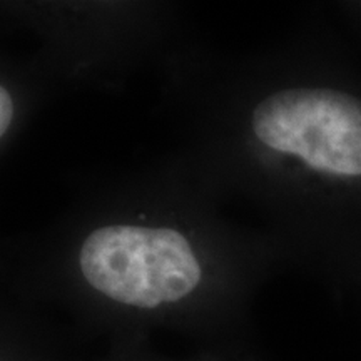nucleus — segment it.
Masks as SVG:
<instances>
[{"label": "nucleus", "mask_w": 361, "mask_h": 361, "mask_svg": "<svg viewBox=\"0 0 361 361\" xmlns=\"http://www.w3.org/2000/svg\"><path fill=\"white\" fill-rule=\"evenodd\" d=\"M13 116H16V104H13V99L11 92H8V89L0 84V139L11 129Z\"/></svg>", "instance_id": "nucleus-3"}, {"label": "nucleus", "mask_w": 361, "mask_h": 361, "mask_svg": "<svg viewBox=\"0 0 361 361\" xmlns=\"http://www.w3.org/2000/svg\"><path fill=\"white\" fill-rule=\"evenodd\" d=\"M62 263L69 283L89 301L154 323L186 318L207 276L186 206L164 200L109 207L85 221Z\"/></svg>", "instance_id": "nucleus-1"}, {"label": "nucleus", "mask_w": 361, "mask_h": 361, "mask_svg": "<svg viewBox=\"0 0 361 361\" xmlns=\"http://www.w3.org/2000/svg\"><path fill=\"white\" fill-rule=\"evenodd\" d=\"M251 130L266 149L311 169L361 176V101L324 87H288L251 112Z\"/></svg>", "instance_id": "nucleus-2"}]
</instances>
